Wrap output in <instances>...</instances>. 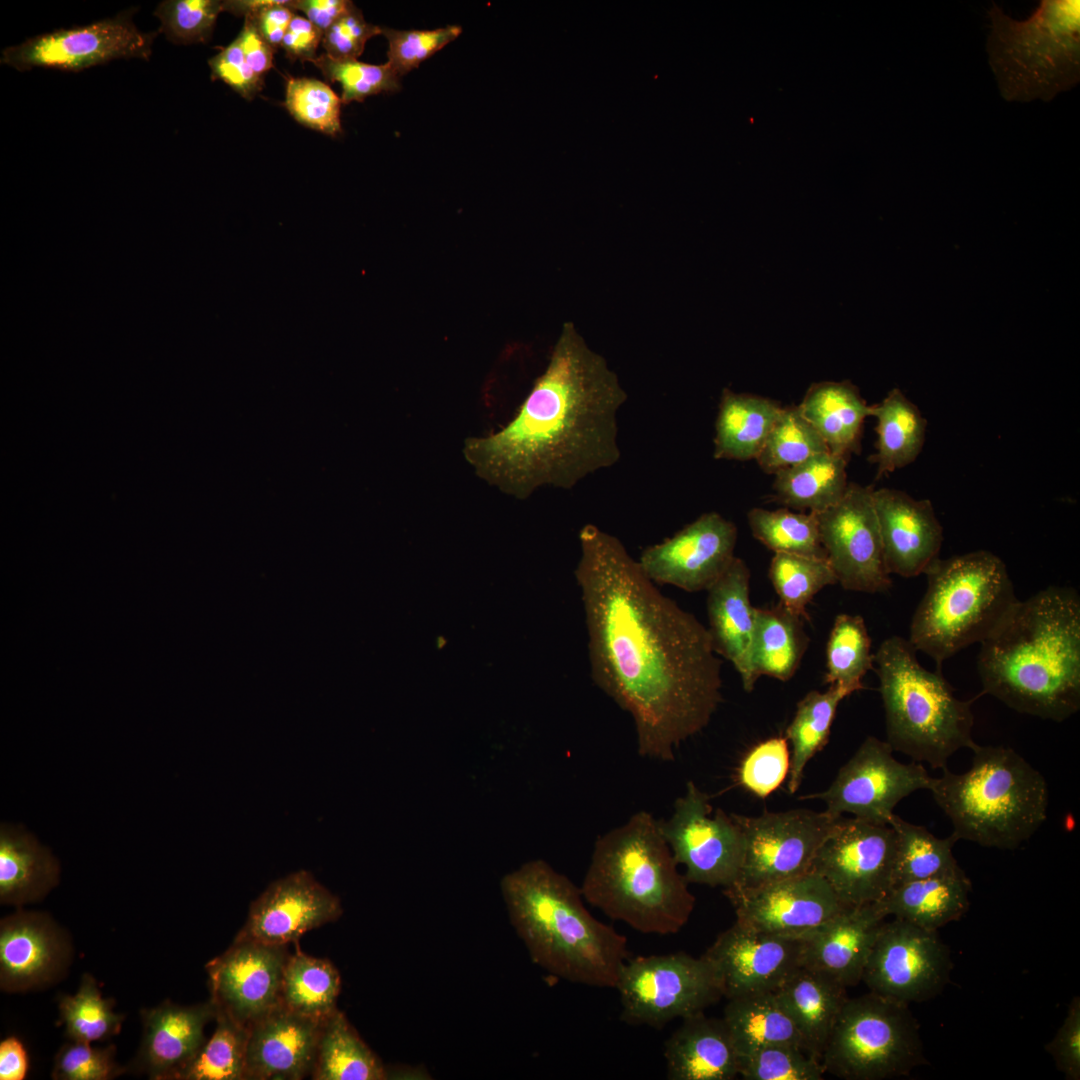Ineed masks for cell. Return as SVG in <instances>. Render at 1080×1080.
I'll list each match as a JSON object with an SVG mask.
<instances>
[{
    "mask_svg": "<svg viewBox=\"0 0 1080 1080\" xmlns=\"http://www.w3.org/2000/svg\"><path fill=\"white\" fill-rule=\"evenodd\" d=\"M579 543L591 678L632 717L638 753L672 761L722 701L707 627L662 594L616 536L589 523Z\"/></svg>",
    "mask_w": 1080,
    "mask_h": 1080,
    "instance_id": "cell-1",
    "label": "cell"
},
{
    "mask_svg": "<svg viewBox=\"0 0 1080 1080\" xmlns=\"http://www.w3.org/2000/svg\"><path fill=\"white\" fill-rule=\"evenodd\" d=\"M626 400L605 359L565 323L512 419L466 438L463 457L477 477L516 499L545 486L571 489L619 461L617 416Z\"/></svg>",
    "mask_w": 1080,
    "mask_h": 1080,
    "instance_id": "cell-2",
    "label": "cell"
},
{
    "mask_svg": "<svg viewBox=\"0 0 1080 1080\" xmlns=\"http://www.w3.org/2000/svg\"><path fill=\"white\" fill-rule=\"evenodd\" d=\"M982 694L1018 713L1063 722L1080 709V597L1050 585L1019 600L980 643Z\"/></svg>",
    "mask_w": 1080,
    "mask_h": 1080,
    "instance_id": "cell-3",
    "label": "cell"
},
{
    "mask_svg": "<svg viewBox=\"0 0 1080 1080\" xmlns=\"http://www.w3.org/2000/svg\"><path fill=\"white\" fill-rule=\"evenodd\" d=\"M511 925L532 961L549 974L597 988H615L628 959L627 938L585 907L580 887L537 859L500 883Z\"/></svg>",
    "mask_w": 1080,
    "mask_h": 1080,
    "instance_id": "cell-4",
    "label": "cell"
},
{
    "mask_svg": "<svg viewBox=\"0 0 1080 1080\" xmlns=\"http://www.w3.org/2000/svg\"><path fill=\"white\" fill-rule=\"evenodd\" d=\"M677 865L659 820L639 811L598 837L580 889L590 905L638 932L675 934L695 906Z\"/></svg>",
    "mask_w": 1080,
    "mask_h": 1080,
    "instance_id": "cell-5",
    "label": "cell"
},
{
    "mask_svg": "<svg viewBox=\"0 0 1080 1080\" xmlns=\"http://www.w3.org/2000/svg\"><path fill=\"white\" fill-rule=\"evenodd\" d=\"M971 751L967 771L954 773L946 767L928 790L958 841L1015 850L1047 819V781L1010 747L976 744Z\"/></svg>",
    "mask_w": 1080,
    "mask_h": 1080,
    "instance_id": "cell-6",
    "label": "cell"
},
{
    "mask_svg": "<svg viewBox=\"0 0 1080 1080\" xmlns=\"http://www.w3.org/2000/svg\"><path fill=\"white\" fill-rule=\"evenodd\" d=\"M916 652L908 639L894 635L874 654L886 742L914 762L942 770L957 751L977 744L974 699H959L941 671L923 667Z\"/></svg>",
    "mask_w": 1080,
    "mask_h": 1080,
    "instance_id": "cell-7",
    "label": "cell"
},
{
    "mask_svg": "<svg viewBox=\"0 0 1080 1080\" xmlns=\"http://www.w3.org/2000/svg\"><path fill=\"white\" fill-rule=\"evenodd\" d=\"M909 628L916 651L942 664L992 635L1019 599L1005 563L986 550L938 558Z\"/></svg>",
    "mask_w": 1080,
    "mask_h": 1080,
    "instance_id": "cell-8",
    "label": "cell"
},
{
    "mask_svg": "<svg viewBox=\"0 0 1080 1080\" xmlns=\"http://www.w3.org/2000/svg\"><path fill=\"white\" fill-rule=\"evenodd\" d=\"M988 62L1007 101H1051L1080 81V1L1043 0L1026 20L993 3Z\"/></svg>",
    "mask_w": 1080,
    "mask_h": 1080,
    "instance_id": "cell-9",
    "label": "cell"
},
{
    "mask_svg": "<svg viewBox=\"0 0 1080 1080\" xmlns=\"http://www.w3.org/2000/svg\"><path fill=\"white\" fill-rule=\"evenodd\" d=\"M821 1063L838 1078L884 1080L908 1076L927 1058L909 1004L869 991L846 999Z\"/></svg>",
    "mask_w": 1080,
    "mask_h": 1080,
    "instance_id": "cell-10",
    "label": "cell"
},
{
    "mask_svg": "<svg viewBox=\"0 0 1080 1080\" xmlns=\"http://www.w3.org/2000/svg\"><path fill=\"white\" fill-rule=\"evenodd\" d=\"M615 988L620 995L621 1020L656 1029L702 1012L723 997L709 960L685 952L627 959Z\"/></svg>",
    "mask_w": 1080,
    "mask_h": 1080,
    "instance_id": "cell-11",
    "label": "cell"
},
{
    "mask_svg": "<svg viewBox=\"0 0 1080 1080\" xmlns=\"http://www.w3.org/2000/svg\"><path fill=\"white\" fill-rule=\"evenodd\" d=\"M731 815L742 836L739 873L728 887L733 889L755 888L810 871L819 846L840 818L826 810L802 808L754 817Z\"/></svg>",
    "mask_w": 1080,
    "mask_h": 1080,
    "instance_id": "cell-12",
    "label": "cell"
},
{
    "mask_svg": "<svg viewBox=\"0 0 1080 1080\" xmlns=\"http://www.w3.org/2000/svg\"><path fill=\"white\" fill-rule=\"evenodd\" d=\"M932 779L921 763L898 761L886 741L868 736L826 790L800 799L822 800L836 817L849 813L888 824L896 805L918 790H928Z\"/></svg>",
    "mask_w": 1080,
    "mask_h": 1080,
    "instance_id": "cell-13",
    "label": "cell"
},
{
    "mask_svg": "<svg viewBox=\"0 0 1080 1080\" xmlns=\"http://www.w3.org/2000/svg\"><path fill=\"white\" fill-rule=\"evenodd\" d=\"M712 813L710 796L689 781L672 815L659 820V826L676 863L685 867L688 883L728 888L739 873L742 836L731 814Z\"/></svg>",
    "mask_w": 1080,
    "mask_h": 1080,
    "instance_id": "cell-14",
    "label": "cell"
},
{
    "mask_svg": "<svg viewBox=\"0 0 1080 1080\" xmlns=\"http://www.w3.org/2000/svg\"><path fill=\"white\" fill-rule=\"evenodd\" d=\"M953 961L937 931L893 918L884 921L868 956L862 981L869 991L902 1003L939 995L950 981Z\"/></svg>",
    "mask_w": 1080,
    "mask_h": 1080,
    "instance_id": "cell-15",
    "label": "cell"
},
{
    "mask_svg": "<svg viewBox=\"0 0 1080 1080\" xmlns=\"http://www.w3.org/2000/svg\"><path fill=\"white\" fill-rule=\"evenodd\" d=\"M895 854L896 836L889 824L840 817L810 871L824 878L845 906L876 903L893 886Z\"/></svg>",
    "mask_w": 1080,
    "mask_h": 1080,
    "instance_id": "cell-16",
    "label": "cell"
},
{
    "mask_svg": "<svg viewBox=\"0 0 1080 1080\" xmlns=\"http://www.w3.org/2000/svg\"><path fill=\"white\" fill-rule=\"evenodd\" d=\"M133 11L69 29H58L7 47L1 63L16 70L32 68L78 72L117 59L148 60L158 32H142Z\"/></svg>",
    "mask_w": 1080,
    "mask_h": 1080,
    "instance_id": "cell-17",
    "label": "cell"
},
{
    "mask_svg": "<svg viewBox=\"0 0 1080 1080\" xmlns=\"http://www.w3.org/2000/svg\"><path fill=\"white\" fill-rule=\"evenodd\" d=\"M872 486L849 483L843 498L816 513L822 546L837 582L848 591L884 593L892 586Z\"/></svg>",
    "mask_w": 1080,
    "mask_h": 1080,
    "instance_id": "cell-18",
    "label": "cell"
},
{
    "mask_svg": "<svg viewBox=\"0 0 1080 1080\" xmlns=\"http://www.w3.org/2000/svg\"><path fill=\"white\" fill-rule=\"evenodd\" d=\"M289 956L288 945L235 938L205 966L216 1013L249 1029L278 1007Z\"/></svg>",
    "mask_w": 1080,
    "mask_h": 1080,
    "instance_id": "cell-19",
    "label": "cell"
},
{
    "mask_svg": "<svg viewBox=\"0 0 1080 1080\" xmlns=\"http://www.w3.org/2000/svg\"><path fill=\"white\" fill-rule=\"evenodd\" d=\"M737 536L732 521L710 511L664 541L646 547L637 561L655 584L690 593L707 591L735 557Z\"/></svg>",
    "mask_w": 1080,
    "mask_h": 1080,
    "instance_id": "cell-20",
    "label": "cell"
},
{
    "mask_svg": "<svg viewBox=\"0 0 1080 1080\" xmlns=\"http://www.w3.org/2000/svg\"><path fill=\"white\" fill-rule=\"evenodd\" d=\"M736 922L780 936L800 938L823 925L845 905L815 872L749 889H723Z\"/></svg>",
    "mask_w": 1080,
    "mask_h": 1080,
    "instance_id": "cell-21",
    "label": "cell"
},
{
    "mask_svg": "<svg viewBox=\"0 0 1080 1080\" xmlns=\"http://www.w3.org/2000/svg\"><path fill=\"white\" fill-rule=\"evenodd\" d=\"M340 899L305 870L272 882L254 900L236 939L273 945L297 943L308 931L338 920Z\"/></svg>",
    "mask_w": 1080,
    "mask_h": 1080,
    "instance_id": "cell-22",
    "label": "cell"
},
{
    "mask_svg": "<svg viewBox=\"0 0 1080 1080\" xmlns=\"http://www.w3.org/2000/svg\"><path fill=\"white\" fill-rule=\"evenodd\" d=\"M800 938L757 931L735 922L703 954L714 967L723 997L774 992L800 966Z\"/></svg>",
    "mask_w": 1080,
    "mask_h": 1080,
    "instance_id": "cell-23",
    "label": "cell"
},
{
    "mask_svg": "<svg viewBox=\"0 0 1080 1080\" xmlns=\"http://www.w3.org/2000/svg\"><path fill=\"white\" fill-rule=\"evenodd\" d=\"M71 941L47 914L19 910L0 923V987L6 992L59 981L72 960Z\"/></svg>",
    "mask_w": 1080,
    "mask_h": 1080,
    "instance_id": "cell-24",
    "label": "cell"
},
{
    "mask_svg": "<svg viewBox=\"0 0 1080 1080\" xmlns=\"http://www.w3.org/2000/svg\"><path fill=\"white\" fill-rule=\"evenodd\" d=\"M873 502L888 572L904 578L925 574L939 558L943 542L931 501L881 488L874 489Z\"/></svg>",
    "mask_w": 1080,
    "mask_h": 1080,
    "instance_id": "cell-25",
    "label": "cell"
},
{
    "mask_svg": "<svg viewBox=\"0 0 1080 1080\" xmlns=\"http://www.w3.org/2000/svg\"><path fill=\"white\" fill-rule=\"evenodd\" d=\"M885 918L876 903L845 906L823 925L800 937V966L820 972L846 988L857 985Z\"/></svg>",
    "mask_w": 1080,
    "mask_h": 1080,
    "instance_id": "cell-26",
    "label": "cell"
},
{
    "mask_svg": "<svg viewBox=\"0 0 1080 1080\" xmlns=\"http://www.w3.org/2000/svg\"><path fill=\"white\" fill-rule=\"evenodd\" d=\"M322 1022L279 1005L248 1029L245 1080H301L311 1075Z\"/></svg>",
    "mask_w": 1080,
    "mask_h": 1080,
    "instance_id": "cell-27",
    "label": "cell"
},
{
    "mask_svg": "<svg viewBox=\"0 0 1080 1080\" xmlns=\"http://www.w3.org/2000/svg\"><path fill=\"white\" fill-rule=\"evenodd\" d=\"M143 1034L136 1068L154 1080H179L203 1047L204 1029L215 1020L209 1000L192 1006L166 1001L141 1011Z\"/></svg>",
    "mask_w": 1080,
    "mask_h": 1080,
    "instance_id": "cell-28",
    "label": "cell"
},
{
    "mask_svg": "<svg viewBox=\"0 0 1080 1080\" xmlns=\"http://www.w3.org/2000/svg\"><path fill=\"white\" fill-rule=\"evenodd\" d=\"M750 570L734 557L706 591L708 633L715 653L732 663L743 689L751 692L758 680L752 665L755 609L750 602Z\"/></svg>",
    "mask_w": 1080,
    "mask_h": 1080,
    "instance_id": "cell-29",
    "label": "cell"
},
{
    "mask_svg": "<svg viewBox=\"0 0 1080 1080\" xmlns=\"http://www.w3.org/2000/svg\"><path fill=\"white\" fill-rule=\"evenodd\" d=\"M669 1080H732L738 1056L723 1018L704 1011L682 1019L664 1047Z\"/></svg>",
    "mask_w": 1080,
    "mask_h": 1080,
    "instance_id": "cell-30",
    "label": "cell"
},
{
    "mask_svg": "<svg viewBox=\"0 0 1080 1080\" xmlns=\"http://www.w3.org/2000/svg\"><path fill=\"white\" fill-rule=\"evenodd\" d=\"M796 1025L808 1053L821 1056L847 997L846 987L832 978L799 966L774 991Z\"/></svg>",
    "mask_w": 1080,
    "mask_h": 1080,
    "instance_id": "cell-31",
    "label": "cell"
},
{
    "mask_svg": "<svg viewBox=\"0 0 1080 1080\" xmlns=\"http://www.w3.org/2000/svg\"><path fill=\"white\" fill-rule=\"evenodd\" d=\"M971 890V881L962 870L895 885L876 904L886 917L938 931L967 912Z\"/></svg>",
    "mask_w": 1080,
    "mask_h": 1080,
    "instance_id": "cell-32",
    "label": "cell"
},
{
    "mask_svg": "<svg viewBox=\"0 0 1080 1080\" xmlns=\"http://www.w3.org/2000/svg\"><path fill=\"white\" fill-rule=\"evenodd\" d=\"M51 851L22 826H0V902L23 906L43 899L59 882Z\"/></svg>",
    "mask_w": 1080,
    "mask_h": 1080,
    "instance_id": "cell-33",
    "label": "cell"
},
{
    "mask_svg": "<svg viewBox=\"0 0 1080 1080\" xmlns=\"http://www.w3.org/2000/svg\"><path fill=\"white\" fill-rule=\"evenodd\" d=\"M798 407L831 454L849 460L860 452L863 423L873 407L851 382L814 383Z\"/></svg>",
    "mask_w": 1080,
    "mask_h": 1080,
    "instance_id": "cell-34",
    "label": "cell"
},
{
    "mask_svg": "<svg viewBox=\"0 0 1080 1080\" xmlns=\"http://www.w3.org/2000/svg\"><path fill=\"white\" fill-rule=\"evenodd\" d=\"M781 410L782 406L769 398L725 388L715 421L713 457L756 459Z\"/></svg>",
    "mask_w": 1080,
    "mask_h": 1080,
    "instance_id": "cell-35",
    "label": "cell"
},
{
    "mask_svg": "<svg viewBox=\"0 0 1080 1080\" xmlns=\"http://www.w3.org/2000/svg\"><path fill=\"white\" fill-rule=\"evenodd\" d=\"M723 1020L737 1056L770 1045H794L805 1049L796 1025L772 991L728 999Z\"/></svg>",
    "mask_w": 1080,
    "mask_h": 1080,
    "instance_id": "cell-36",
    "label": "cell"
},
{
    "mask_svg": "<svg viewBox=\"0 0 1080 1080\" xmlns=\"http://www.w3.org/2000/svg\"><path fill=\"white\" fill-rule=\"evenodd\" d=\"M872 407V416L877 420V442L876 452L869 461L877 465L879 479L917 459L925 443L927 421L897 388Z\"/></svg>",
    "mask_w": 1080,
    "mask_h": 1080,
    "instance_id": "cell-37",
    "label": "cell"
},
{
    "mask_svg": "<svg viewBox=\"0 0 1080 1080\" xmlns=\"http://www.w3.org/2000/svg\"><path fill=\"white\" fill-rule=\"evenodd\" d=\"M755 634L752 665L757 678L762 675L780 681L796 673L809 645L803 618L780 603L771 608L755 609Z\"/></svg>",
    "mask_w": 1080,
    "mask_h": 1080,
    "instance_id": "cell-38",
    "label": "cell"
},
{
    "mask_svg": "<svg viewBox=\"0 0 1080 1080\" xmlns=\"http://www.w3.org/2000/svg\"><path fill=\"white\" fill-rule=\"evenodd\" d=\"M848 460L830 452L775 473L774 499L794 510L819 513L838 503L847 488Z\"/></svg>",
    "mask_w": 1080,
    "mask_h": 1080,
    "instance_id": "cell-39",
    "label": "cell"
},
{
    "mask_svg": "<svg viewBox=\"0 0 1080 1080\" xmlns=\"http://www.w3.org/2000/svg\"><path fill=\"white\" fill-rule=\"evenodd\" d=\"M314 1080H382L387 1070L362 1040L345 1014L337 1009L321 1024Z\"/></svg>",
    "mask_w": 1080,
    "mask_h": 1080,
    "instance_id": "cell-40",
    "label": "cell"
},
{
    "mask_svg": "<svg viewBox=\"0 0 1080 1080\" xmlns=\"http://www.w3.org/2000/svg\"><path fill=\"white\" fill-rule=\"evenodd\" d=\"M341 977L335 965L326 958L302 952L297 945L285 965L280 1005L298 1015L325 1021L337 1008Z\"/></svg>",
    "mask_w": 1080,
    "mask_h": 1080,
    "instance_id": "cell-41",
    "label": "cell"
},
{
    "mask_svg": "<svg viewBox=\"0 0 1080 1080\" xmlns=\"http://www.w3.org/2000/svg\"><path fill=\"white\" fill-rule=\"evenodd\" d=\"M849 693L837 685L825 692L812 690L798 703L793 720L785 731L792 746L787 789L795 794L802 782L809 760L827 743L840 702Z\"/></svg>",
    "mask_w": 1080,
    "mask_h": 1080,
    "instance_id": "cell-42",
    "label": "cell"
},
{
    "mask_svg": "<svg viewBox=\"0 0 1080 1080\" xmlns=\"http://www.w3.org/2000/svg\"><path fill=\"white\" fill-rule=\"evenodd\" d=\"M888 824L896 836L893 886L962 871L952 852L958 841L952 833L938 838L924 826L906 821L895 813Z\"/></svg>",
    "mask_w": 1080,
    "mask_h": 1080,
    "instance_id": "cell-43",
    "label": "cell"
},
{
    "mask_svg": "<svg viewBox=\"0 0 1080 1080\" xmlns=\"http://www.w3.org/2000/svg\"><path fill=\"white\" fill-rule=\"evenodd\" d=\"M873 669L874 654L864 619L860 615L838 614L826 645L825 682L851 695L864 688L863 677Z\"/></svg>",
    "mask_w": 1080,
    "mask_h": 1080,
    "instance_id": "cell-44",
    "label": "cell"
},
{
    "mask_svg": "<svg viewBox=\"0 0 1080 1080\" xmlns=\"http://www.w3.org/2000/svg\"><path fill=\"white\" fill-rule=\"evenodd\" d=\"M747 521L753 537L774 553L827 559L816 513L793 512L786 508H752L747 513Z\"/></svg>",
    "mask_w": 1080,
    "mask_h": 1080,
    "instance_id": "cell-45",
    "label": "cell"
},
{
    "mask_svg": "<svg viewBox=\"0 0 1080 1080\" xmlns=\"http://www.w3.org/2000/svg\"><path fill=\"white\" fill-rule=\"evenodd\" d=\"M769 579L780 604L791 613L808 619L806 607L824 587L838 584L827 559L791 553H774Z\"/></svg>",
    "mask_w": 1080,
    "mask_h": 1080,
    "instance_id": "cell-46",
    "label": "cell"
},
{
    "mask_svg": "<svg viewBox=\"0 0 1080 1080\" xmlns=\"http://www.w3.org/2000/svg\"><path fill=\"white\" fill-rule=\"evenodd\" d=\"M113 1005L102 998L95 979L84 974L77 993L59 1000L60 1023L66 1036L71 1041L91 1043L118 1034L125 1016L114 1012Z\"/></svg>",
    "mask_w": 1080,
    "mask_h": 1080,
    "instance_id": "cell-47",
    "label": "cell"
},
{
    "mask_svg": "<svg viewBox=\"0 0 1080 1080\" xmlns=\"http://www.w3.org/2000/svg\"><path fill=\"white\" fill-rule=\"evenodd\" d=\"M825 452L827 445L799 407L788 406L782 407L755 460L764 472L775 474Z\"/></svg>",
    "mask_w": 1080,
    "mask_h": 1080,
    "instance_id": "cell-48",
    "label": "cell"
},
{
    "mask_svg": "<svg viewBox=\"0 0 1080 1080\" xmlns=\"http://www.w3.org/2000/svg\"><path fill=\"white\" fill-rule=\"evenodd\" d=\"M216 1028L179 1080H245L248 1029L216 1013Z\"/></svg>",
    "mask_w": 1080,
    "mask_h": 1080,
    "instance_id": "cell-49",
    "label": "cell"
},
{
    "mask_svg": "<svg viewBox=\"0 0 1080 1080\" xmlns=\"http://www.w3.org/2000/svg\"><path fill=\"white\" fill-rule=\"evenodd\" d=\"M821 1061L804 1048L770 1045L738 1055V1074L745 1080H821Z\"/></svg>",
    "mask_w": 1080,
    "mask_h": 1080,
    "instance_id": "cell-50",
    "label": "cell"
},
{
    "mask_svg": "<svg viewBox=\"0 0 1080 1080\" xmlns=\"http://www.w3.org/2000/svg\"><path fill=\"white\" fill-rule=\"evenodd\" d=\"M311 62L327 80L341 84V101L345 104L400 89V77L387 62L382 65H373L357 59L339 60L327 53L317 56Z\"/></svg>",
    "mask_w": 1080,
    "mask_h": 1080,
    "instance_id": "cell-51",
    "label": "cell"
},
{
    "mask_svg": "<svg viewBox=\"0 0 1080 1080\" xmlns=\"http://www.w3.org/2000/svg\"><path fill=\"white\" fill-rule=\"evenodd\" d=\"M341 99L324 82L314 78H290L285 107L300 124L335 136L341 133Z\"/></svg>",
    "mask_w": 1080,
    "mask_h": 1080,
    "instance_id": "cell-52",
    "label": "cell"
},
{
    "mask_svg": "<svg viewBox=\"0 0 1080 1080\" xmlns=\"http://www.w3.org/2000/svg\"><path fill=\"white\" fill-rule=\"evenodd\" d=\"M224 11L220 0H166L154 15L160 32L175 44L206 43L212 36L217 17Z\"/></svg>",
    "mask_w": 1080,
    "mask_h": 1080,
    "instance_id": "cell-53",
    "label": "cell"
},
{
    "mask_svg": "<svg viewBox=\"0 0 1080 1080\" xmlns=\"http://www.w3.org/2000/svg\"><path fill=\"white\" fill-rule=\"evenodd\" d=\"M790 770L788 740L774 737L756 745L742 760L739 783L754 795L765 798L786 779Z\"/></svg>",
    "mask_w": 1080,
    "mask_h": 1080,
    "instance_id": "cell-54",
    "label": "cell"
},
{
    "mask_svg": "<svg viewBox=\"0 0 1080 1080\" xmlns=\"http://www.w3.org/2000/svg\"><path fill=\"white\" fill-rule=\"evenodd\" d=\"M461 32L457 25L433 30L382 28L389 43L387 63L401 77L454 41Z\"/></svg>",
    "mask_w": 1080,
    "mask_h": 1080,
    "instance_id": "cell-55",
    "label": "cell"
},
{
    "mask_svg": "<svg viewBox=\"0 0 1080 1080\" xmlns=\"http://www.w3.org/2000/svg\"><path fill=\"white\" fill-rule=\"evenodd\" d=\"M113 1045L105 1048L91 1047L90 1043L72 1041L57 1053L52 1078L55 1080H109L122 1074L125 1069L115 1058Z\"/></svg>",
    "mask_w": 1080,
    "mask_h": 1080,
    "instance_id": "cell-56",
    "label": "cell"
},
{
    "mask_svg": "<svg viewBox=\"0 0 1080 1080\" xmlns=\"http://www.w3.org/2000/svg\"><path fill=\"white\" fill-rule=\"evenodd\" d=\"M382 34V27L372 25L362 12L352 4L334 24L324 32L322 45L329 56L339 60L357 59L364 51L366 42Z\"/></svg>",
    "mask_w": 1080,
    "mask_h": 1080,
    "instance_id": "cell-57",
    "label": "cell"
},
{
    "mask_svg": "<svg viewBox=\"0 0 1080 1080\" xmlns=\"http://www.w3.org/2000/svg\"><path fill=\"white\" fill-rule=\"evenodd\" d=\"M1066 1080L1080 1079V997L1070 1001L1066 1016L1054 1037L1045 1045Z\"/></svg>",
    "mask_w": 1080,
    "mask_h": 1080,
    "instance_id": "cell-58",
    "label": "cell"
},
{
    "mask_svg": "<svg viewBox=\"0 0 1080 1080\" xmlns=\"http://www.w3.org/2000/svg\"><path fill=\"white\" fill-rule=\"evenodd\" d=\"M208 64L213 80H221L248 100L262 88V77L247 63L236 39L210 58Z\"/></svg>",
    "mask_w": 1080,
    "mask_h": 1080,
    "instance_id": "cell-59",
    "label": "cell"
},
{
    "mask_svg": "<svg viewBox=\"0 0 1080 1080\" xmlns=\"http://www.w3.org/2000/svg\"><path fill=\"white\" fill-rule=\"evenodd\" d=\"M289 3L285 0H239L237 7L241 15L253 20L262 36L276 50L296 15Z\"/></svg>",
    "mask_w": 1080,
    "mask_h": 1080,
    "instance_id": "cell-60",
    "label": "cell"
},
{
    "mask_svg": "<svg viewBox=\"0 0 1080 1080\" xmlns=\"http://www.w3.org/2000/svg\"><path fill=\"white\" fill-rule=\"evenodd\" d=\"M323 32L307 18L295 15L283 37L281 46L287 57L292 60H314L316 51L322 43Z\"/></svg>",
    "mask_w": 1080,
    "mask_h": 1080,
    "instance_id": "cell-61",
    "label": "cell"
},
{
    "mask_svg": "<svg viewBox=\"0 0 1080 1080\" xmlns=\"http://www.w3.org/2000/svg\"><path fill=\"white\" fill-rule=\"evenodd\" d=\"M235 39L247 63L256 74L262 76L272 68L275 50L262 36L250 17H245L243 28Z\"/></svg>",
    "mask_w": 1080,
    "mask_h": 1080,
    "instance_id": "cell-62",
    "label": "cell"
},
{
    "mask_svg": "<svg viewBox=\"0 0 1080 1080\" xmlns=\"http://www.w3.org/2000/svg\"><path fill=\"white\" fill-rule=\"evenodd\" d=\"M353 4L348 0H294L290 7L302 11L323 33Z\"/></svg>",
    "mask_w": 1080,
    "mask_h": 1080,
    "instance_id": "cell-63",
    "label": "cell"
},
{
    "mask_svg": "<svg viewBox=\"0 0 1080 1080\" xmlns=\"http://www.w3.org/2000/svg\"><path fill=\"white\" fill-rule=\"evenodd\" d=\"M28 1071V1057L22 1043L16 1037H8L0 1043V1079L22 1080Z\"/></svg>",
    "mask_w": 1080,
    "mask_h": 1080,
    "instance_id": "cell-64",
    "label": "cell"
}]
</instances>
